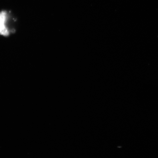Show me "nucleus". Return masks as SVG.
<instances>
[{
	"label": "nucleus",
	"instance_id": "obj_1",
	"mask_svg": "<svg viewBox=\"0 0 158 158\" xmlns=\"http://www.w3.org/2000/svg\"><path fill=\"white\" fill-rule=\"evenodd\" d=\"M7 17L6 11H3L0 13V35L5 36H8L10 33L6 24Z\"/></svg>",
	"mask_w": 158,
	"mask_h": 158
}]
</instances>
